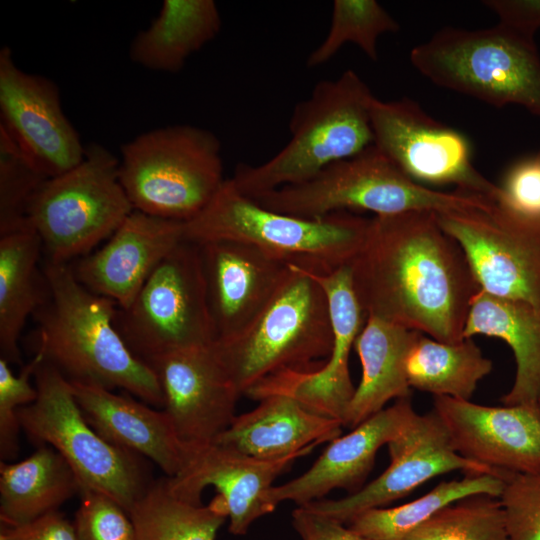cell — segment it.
I'll use <instances>...</instances> for the list:
<instances>
[{
  "instance_id": "27",
  "label": "cell",
  "mask_w": 540,
  "mask_h": 540,
  "mask_svg": "<svg viewBox=\"0 0 540 540\" xmlns=\"http://www.w3.org/2000/svg\"><path fill=\"white\" fill-rule=\"evenodd\" d=\"M221 26L214 0H164L158 15L132 40L130 60L151 71L179 72Z\"/></svg>"
},
{
  "instance_id": "38",
  "label": "cell",
  "mask_w": 540,
  "mask_h": 540,
  "mask_svg": "<svg viewBox=\"0 0 540 540\" xmlns=\"http://www.w3.org/2000/svg\"><path fill=\"white\" fill-rule=\"evenodd\" d=\"M73 523L76 540H135L128 512L110 496L83 489Z\"/></svg>"
},
{
  "instance_id": "39",
  "label": "cell",
  "mask_w": 540,
  "mask_h": 540,
  "mask_svg": "<svg viewBox=\"0 0 540 540\" xmlns=\"http://www.w3.org/2000/svg\"><path fill=\"white\" fill-rule=\"evenodd\" d=\"M498 202L524 215L540 217V153L514 164L507 172Z\"/></svg>"
},
{
  "instance_id": "1",
  "label": "cell",
  "mask_w": 540,
  "mask_h": 540,
  "mask_svg": "<svg viewBox=\"0 0 540 540\" xmlns=\"http://www.w3.org/2000/svg\"><path fill=\"white\" fill-rule=\"evenodd\" d=\"M365 318L373 316L453 343L480 290L459 244L431 211L371 218L350 264Z\"/></svg>"
},
{
  "instance_id": "4",
  "label": "cell",
  "mask_w": 540,
  "mask_h": 540,
  "mask_svg": "<svg viewBox=\"0 0 540 540\" xmlns=\"http://www.w3.org/2000/svg\"><path fill=\"white\" fill-rule=\"evenodd\" d=\"M376 97L353 70L315 85L294 108L288 143L268 161L239 164L230 178L243 195L256 199L297 185L326 167L351 158L373 144L371 109Z\"/></svg>"
},
{
  "instance_id": "41",
  "label": "cell",
  "mask_w": 540,
  "mask_h": 540,
  "mask_svg": "<svg viewBox=\"0 0 540 540\" xmlns=\"http://www.w3.org/2000/svg\"><path fill=\"white\" fill-rule=\"evenodd\" d=\"M292 525L302 540H367L348 525L305 506L292 512Z\"/></svg>"
},
{
  "instance_id": "15",
  "label": "cell",
  "mask_w": 540,
  "mask_h": 540,
  "mask_svg": "<svg viewBox=\"0 0 540 540\" xmlns=\"http://www.w3.org/2000/svg\"><path fill=\"white\" fill-rule=\"evenodd\" d=\"M387 446L390 463L376 479L341 499H320L305 507L348 524L356 515L385 507L436 476L457 470L465 474L497 472L458 454L433 410L417 413Z\"/></svg>"
},
{
  "instance_id": "30",
  "label": "cell",
  "mask_w": 540,
  "mask_h": 540,
  "mask_svg": "<svg viewBox=\"0 0 540 540\" xmlns=\"http://www.w3.org/2000/svg\"><path fill=\"white\" fill-rule=\"evenodd\" d=\"M472 338L447 343L419 333L405 362L411 388L435 396L470 400L478 383L492 370Z\"/></svg>"
},
{
  "instance_id": "12",
  "label": "cell",
  "mask_w": 540,
  "mask_h": 540,
  "mask_svg": "<svg viewBox=\"0 0 540 540\" xmlns=\"http://www.w3.org/2000/svg\"><path fill=\"white\" fill-rule=\"evenodd\" d=\"M437 215L463 250L480 290L540 310V217L498 201Z\"/></svg>"
},
{
  "instance_id": "9",
  "label": "cell",
  "mask_w": 540,
  "mask_h": 540,
  "mask_svg": "<svg viewBox=\"0 0 540 540\" xmlns=\"http://www.w3.org/2000/svg\"><path fill=\"white\" fill-rule=\"evenodd\" d=\"M133 210L119 179V158L91 143L78 165L41 184L27 221L45 261L70 264L110 237Z\"/></svg>"
},
{
  "instance_id": "42",
  "label": "cell",
  "mask_w": 540,
  "mask_h": 540,
  "mask_svg": "<svg viewBox=\"0 0 540 540\" xmlns=\"http://www.w3.org/2000/svg\"><path fill=\"white\" fill-rule=\"evenodd\" d=\"M484 5L498 17L499 23L534 39L540 29V0H487Z\"/></svg>"
},
{
  "instance_id": "6",
  "label": "cell",
  "mask_w": 540,
  "mask_h": 540,
  "mask_svg": "<svg viewBox=\"0 0 540 540\" xmlns=\"http://www.w3.org/2000/svg\"><path fill=\"white\" fill-rule=\"evenodd\" d=\"M283 214L318 219L337 212L369 211L375 216L411 211L437 214L486 207L490 197L442 192L414 181L374 144L323 169L310 180L254 199Z\"/></svg>"
},
{
  "instance_id": "23",
  "label": "cell",
  "mask_w": 540,
  "mask_h": 540,
  "mask_svg": "<svg viewBox=\"0 0 540 540\" xmlns=\"http://www.w3.org/2000/svg\"><path fill=\"white\" fill-rule=\"evenodd\" d=\"M69 382L85 419L104 439L149 458L167 477L181 471L188 447L180 441L164 410L94 383Z\"/></svg>"
},
{
  "instance_id": "21",
  "label": "cell",
  "mask_w": 540,
  "mask_h": 540,
  "mask_svg": "<svg viewBox=\"0 0 540 540\" xmlns=\"http://www.w3.org/2000/svg\"><path fill=\"white\" fill-rule=\"evenodd\" d=\"M197 245L216 340L224 339L238 333L261 312L289 267L246 243L214 241Z\"/></svg>"
},
{
  "instance_id": "32",
  "label": "cell",
  "mask_w": 540,
  "mask_h": 540,
  "mask_svg": "<svg viewBox=\"0 0 540 540\" xmlns=\"http://www.w3.org/2000/svg\"><path fill=\"white\" fill-rule=\"evenodd\" d=\"M504 487L502 471L465 474L461 479L442 481L423 496L394 507L364 511L346 524L367 540H402L444 507L469 496H500Z\"/></svg>"
},
{
  "instance_id": "17",
  "label": "cell",
  "mask_w": 540,
  "mask_h": 540,
  "mask_svg": "<svg viewBox=\"0 0 540 540\" xmlns=\"http://www.w3.org/2000/svg\"><path fill=\"white\" fill-rule=\"evenodd\" d=\"M148 364L164 396V411L186 446L212 443L233 422L241 394L212 348L192 347Z\"/></svg>"
},
{
  "instance_id": "18",
  "label": "cell",
  "mask_w": 540,
  "mask_h": 540,
  "mask_svg": "<svg viewBox=\"0 0 540 540\" xmlns=\"http://www.w3.org/2000/svg\"><path fill=\"white\" fill-rule=\"evenodd\" d=\"M187 447L181 471L166 477L169 489L181 500L201 505L204 489L214 487L226 507L228 530L235 536L247 534L257 519L275 510L270 497L274 480L296 459L309 454L260 460L215 442Z\"/></svg>"
},
{
  "instance_id": "22",
  "label": "cell",
  "mask_w": 540,
  "mask_h": 540,
  "mask_svg": "<svg viewBox=\"0 0 540 540\" xmlns=\"http://www.w3.org/2000/svg\"><path fill=\"white\" fill-rule=\"evenodd\" d=\"M416 414L410 397L397 399L348 434L330 441L305 473L273 486L272 502L277 506L283 501H293L305 506L335 489H344L350 494L357 492L363 487L379 449L395 439Z\"/></svg>"
},
{
  "instance_id": "40",
  "label": "cell",
  "mask_w": 540,
  "mask_h": 540,
  "mask_svg": "<svg viewBox=\"0 0 540 540\" xmlns=\"http://www.w3.org/2000/svg\"><path fill=\"white\" fill-rule=\"evenodd\" d=\"M0 540H76V536L73 523L54 511L22 525H1Z\"/></svg>"
},
{
  "instance_id": "34",
  "label": "cell",
  "mask_w": 540,
  "mask_h": 540,
  "mask_svg": "<svg viewBox=\"0 0 540 540\" xmlns=\"http://www.w3.org/2000/svg\"><path fill=\"white\" fill-rule=\"evenodd\" d=\"M402 540H509L498 497L460 499L427 519Z\"/></svg>"
},
{
  "instance_id": "26",
  "label": "cell",
  "mask_w": 540,
  "mask_h": 540,
  "mask_svg": "<svg viewBox=\"0 0 540 540\" xmlns=\"http://www.w3.org/2000/svg\"><path fill=\"white\" fill-rule=\"evenodd\" d=\"M475 335L505 341L514 354L516 372L503 405L540 402V310L521 301L479 290L465 323L464 339Z\"/></svg>"
},
{
  "instance_id": "20",
  "label": "cell",
  "mask_w": 540,
  "mask_h": 540,
  "mask_svg": "<svg viewBox=\"0 0 540 540\" xmlns=\"http://www.w3.org/2000/svg\"><path fill=\"white\" fill-rule=\"evenodd\" d=\"M183 240L184 222L133 210L102 248L70 265L86 288L125 309Z\"/></svg>"
},
{
  "instance_id": "29",
  "label": "cell",
  "mask_w": 540,
  "mask_h": 540,
  "mask_svg": "<svg viewBox=\"0 0 540 540\" xmlns=\"http://www.w3.org/2000/svg\"><path fill=\"white\" fill-rule=\"evenodd\" d=\"M81 484L64 457L48 445L29 457L0 463L1 525L31 522L80 494Z\"/></svg>"
},
{
  "instance_id": "43",
  "label": "cell",
  "mask_w": 540,
  "mask_h": 540,
  "mask_svg": "<svg viewBox=\"0 0 540 540\" xmlns=\"http://www.w3.org/2000/svg\"><path fill=\"white\" fill-rule=\"evenodd\" d=\"M538 152L540 153V150Z\"/></svg>"
},
{
  "instance_id": "33",
  "label": "cell",
  "mask_w": 540,
  "mask_h": 540,
  "mask_svg": "<svg viewBox=\"0 0 540 540\" xmlns=\"http://www.w3.org/2000/svg\"><path fill=\"white\" fill-rule=\"evenodd\" d=\"M399 29L397 21L375 0H335L328 33L308 56L307 67L328 62L348 42L376 61L378 38Z\"/></svg>"
},
{
  "instance_id": "5",
  "label": "cell",
  "mask_w": 540,
  "mask_h": 540,
  "mask_svg": "<svg viewBox=\"0 0 540 540\" xmlns=\"http://www.w3.org/2000/svg\"><path fill=\"white\" fill-rule=\"evenodd\" d=\"M282 284L261 312L212 348L241 395L286 372L322 367L333 347L327 297L307 272L288 266Z\"/></svg>"
},
{
  "instance_id": "25",
  "label": "cell",
  "mask_w": 540,
  "mask_h": 540,
  "mask_svg": "<svg viewBox=\"0 0 540 540\" xmlns=\"http://www.w3.org/2000/svg\"><path fill=\"white\" fill-rule=\"evenodd\" d=\"M419 333L373 316L365 318L354 343L362 377L344 415V427L355 428L392 399L410 397L405 362Z\"/></svg>"
},
{
  "instance_id": "3",
  "label": "cell",
  "mask_w": 540,
  "mask_h": 540,
  "mask_svg": "<svg viewBox=\"0 0 540 540\" xmlns=\"http://www.w3.org/2000/svg\"><path fill=\"white\" fill-rule=\"evenodd\" d=\"M370 221L346 211L318 219L276 212L243 195L226 179L208 205L184 222V240L246 243L287 266L327 275L352 263Z\"/></svg>"
},
{
  "instance_id": "14",
  "label": "cell",
  "mask_w": 540,
  "mask_h": 540,
  "mask_svg": "<svg viewBox=\"0 0 540 540\" xmlns=\"http://www.w3.org/2000/svg\"><path fill=\"white\" fill-rule=\"evenodd\" d=\"M0 127L47 178L78 165L85 154L51 79L20 69L11 49L0 50Z\"/></svg>"
},
{
  "instance_id": "7",
  "label": "cell",
  "mask_w": 540,
  "mask_h": 540,
  "mask_svg": "<svg viewBox=\"0 0 540 540\" xmlns=\"http://www.w3.org/2000/svg\"><path fill=\"white\" fill-rule=\"evenodd\" d=\"M432 83L496 107L518 105L540 117V55L534 39L500 23L445 27L410 53Z\"/></svg>"
},
{
  "instance_id": "19",
  "label": "cell",
  "mask_w": 540,
  "mask_h": 540,
  "mask_svg": "<svg viewBox=\"0 0 540 540\" xmlns=\"http://www.w3.org/2000/svg\"><path fill=\"white\" fill-rule=\"evenodd\" d=\"M433 411L462 457L494 471L540 472V402L485 406L435 396Z\"/></svg>"
},
{
  "instance_id": "37",
  "label": "cell",
  "mask_w": 540,
  "mask_h": 540,
  "mask_svg": "<svg viewBox=\"0 0 540 540\" xmlns=\"http://www.w3.org/2000/svg\"><path fill=\"white\" fill-rule=\"evenodd\" d=\"M502 475L499 500L509 540H540V472Z\"/></svg>"
},
{
  "instance_id": "2",
  "label": "cell",
  "mask_w": 540,
  "mask_h": 540,
  "mask_svg": "<svg viewBox=\"0 0 540 540\" xmlns=\"http://www.w3.org/2000/svg\"><path fill=\"white\" fill-rule=\"evenodd\" d=\"M48 297L34 313L45 361L69 381L121 388L164 407L152 367L135 355L117 329L118 306L86 288L70 264L45 261Z\"/></svg>"
},
{
  "instance_id": "8",
  "label": "cell",
  "mask_w": 540,
  "mask_h": 540,
  "mask_svg": "<svg viewBox=\"0 0 540 540\" xmlns=\"http://www.w3.org/2000/svg\"><path fill=\"white\" fill-rule=\"evenodd\" d=\"M119 179L134 210L187 222L226 180L220 140L189 124L144 132L122 145Z\"/></svg>"
},
{
  "instance_id": "13",
  "label": "cell",
  "mask_w": 540,
  "mask_h": 540,
  "mask_svg": "<svg viewBox=\"0 0 540 540\" xmlns=\"http://www.w3.org/2000/svg\"><path fill=\"white\" fill-rule=\"evenodd\" d=\"M371 126L373 144L414 181L453 184L458 191L500 199V187L473 166L464 136L433 119L415 101L376 98Z\"/></svg>"
},
{
  "instance_id": "11",
  "label": "cell",
  "mask_w": 540,
  "mask_h": 540,
  "mask_svg": "<svg viewBox=\"0 0 540 540\" xmlns=\"http://www.w3.org/2000/svg\"><path fill=\"white\" fill-rule=\"evenodd\" d=\"M115 323L145 362L216 340L199 245L183 240L154 269Z\"/></svg>"
},
{
  "instance_id": "24",
  "label": "cell",
  "mask_w": 540,
  "mask_h": 540,
  "mask_svg": "<svg viewBox=\"0 0 540 540\" xmlns=\"http://www.w3.org/2000/svg\"><path fill=\"white\" fill-rule=\"evenodd\" d=\"M343 423L312 412L293 397L274 394L236 416L213 442L260 460L311 452L339 437Z\"/></svg>"
},
{
  "instance_id": "31",
  "label": "cell",
  "mask_w": 540,
  "mask_h": 540,
  "mask_svg": "<svg viewBox=\"0 0 540 540\" xmlns=\"http://www.w3.org/2000/svg\"><path fill=\"white\" fill-rule=\"evenodd\" d=\"M128 514L135 540H216L228 519L219 495L208 505L191 504L171 492L166 478L152 481Z\"/></svg>"
},
{
  "instance_id": "16",
  "label": "cell",
  "mask_w": 540,
  "mask_h": 540,
  "mask_svg": "<svg viewBox=\"0 0 540 540\" xmlns=\"http://www.w3.org/2000/svg\"><path fill=\"white\" fill-rule=\"evenodd\" d=\"M328 301L333 330V347L324 365L312 372H286L263 380L247 393L251 399L274 394L293 397L312 412L339 420L354 395L349 355L365 315L356 297L350 265L327 275H312Z\"/></svg>"
},
{
  "instance_id": "10",
  "label": "cell",
  "mask_w": 540,
  "mask_h": 540,
  "mask_svg": "<svg viewBox=\"0 0 540 540\" xmlns=\"http://www.w3.org/2000/svg\"><path fill=\"white\" fill-rule=\"evenodd\" d=\"M37 398L17 411L21 430L58 451L81 490L102 492L129 512L152 481L141 456L108 442L85 419L69 380L45 360L35 374Z\"/></svg>"
},
{
  "instance_id": "28",
  "label": "cell",
  "mask_w": 540,
  "mask_h": 540,
  "mask_svg": "<svg viewBox=\"0 0 540 540\" xmlns=\"http://www.w3.org/2000/svg\"><path fill=\"white\" fill-rule=\"evenodd\" d=\"M42 242L31 228L0 236V351L21 364L18 340L26 319L44 304L48 285L38 264Z\"/></svg>"
},
{
  "instance_id": "35",
  "label": "cell",
  "mask_w": 540,
  "mask_h": 540,
  "mask_svg": "<svg viewBox=\"0 0 540 540\" xmlns=\"http://www.w3.org/2000/svg\"><path fill=\"white\" fill-rule=\"evenodd\" d=\"M46 179L0 127V236L30 228L28 206Z\"/></svg>"
},
{
  "instance_id": "36",
  "label": "cell",
  "mask_w": 540,
  "mask_h": 540,
  "mask_svg": "<svg viewBox=\"0 0 540 540\" xmlns=\"http://www.w3.org/2000/svg\"><path fill=\"white\" fill-rule=\"evenodd\" d=\"M44 355L37 351L18 375L9 363L0 358V457L7 462L15 459L19 452V431L21 426L17 411L31 404L37 398V389L31 384L37 368L44 362Z\"/></svg>"
}]
</instances>
